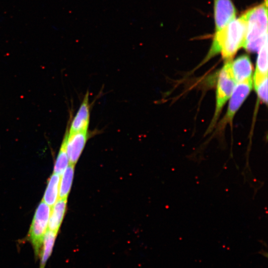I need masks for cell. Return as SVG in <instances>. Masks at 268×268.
<instances>
[{
  "mask_svg": "<svg viewBox=\"0 0 268 268\" xmlns=\"http://www.w3.org/2000/svg\"><path fill=\"white\" fill-rule=\"evenodd\" d=\"M246 30V21L242 14L232 20L220 30L215 32L211 47L205 60H208L221 53L224 60H231L237 52L244 47Z\"/></svg>",
  "mask_w": 268,
  "mask_h": 268,
  "instance_id": "obj_1",
  "label": "cell"
},
{
  "mask_svg": "<svg viewBox=\"0 0 268 268\" xmlns=\"http://www.w3.org/2000/svg\"><path fill=\"white\" fill-rule=\"evenodd\" d=\"M242 15L247 27L243 48L249 52H257L268 40V0L248 9Z\"/></svg>",
  "mask_w": 268,
  "mask_h": 268,
  "instance_id": "obj_2",
  "label": "cell"
},
{
  "mask_svg": "<svg viewBox=\"0 0 268 268\" xmlns=\"http://www.w3.org/2000/svg\"><path fill=\"white\" fill-rule=\"evenodd\" d=\"M51 211L50 206L42 201L36 210L30 227L28 239L32 246L35 259L39 258Z\"/></svg>",
  "mask_w": 268,
  "mask_h": 268,
  "instance_id": "obj_3",
  "label": "cell"
},
{
  "mask_svg": "<svg viewBox=\"0 0 268 268\" xmlns=\"http://www.w3.org/2000/svg\"><path fill=\"white\" fill-rule=\"evenodd\" d=\"M231 60L226 61L218 74L216 107L209 129H212L215 125L224 105L230 97L236 83L231 71Z\"/></svg>",
  "mask_w": 268,
  "mask_h": 268,
  "instance_id": "obj_4",
  "label": "cell"
},
{
  "mask_svg": "<svg viewBox=\"0 0 268 268\" xmlns=\"http://www.w3.org/2000/svg\"><path fill=\"white\" fill-rule=\"evenodd\" d=\"M252 88V79L237 82L231 94L228 110L221 125L224 127L227 123H231L233 118Z\"/></svg>",
  "mask_w": 268,
  "mask_h": 268,
  "instance_id": "obj_5",
  "label": "cell"
},
{
  "mask_svg": "<svg viewBox=\"0 0 268 268\" xmlns=\"http://www.w3.org/2000/svg\"><path fill=\"white\" fill-rule=\"evenodd\" d=\"M215 32L236 18L237 11L232 0H213Z\"/></svg>",
  "mask_w": 268,
  "mask_h": 268,
  "instance_id": "obj_6",
  "label": "cell"
},
{
  "mask_svg": "<svg viewBox=\"0 0 268 268\" xmlns=\"http://www.w3.org/2000/svg\"><path fill=\"white\" fill-rule=\"evenodd\" d=\"M89 136L88 131L68 133L67 152L70 164L75 165L78 160Z\"/></svg>",
  "mask_w": 268,
  "mask_h": 268,
  "instance_id": "obj_7",
  "label": "cell"
},
{
  "mask_svg": "<svg viewBox=\"0 0 268 268\" xmlns=\"http://www.w3.org/2000/svg\"><path fill=\"white\" fill-rule=\"evenodd\" d=\"M89 92L85 94L78 110L69 125L68 133L88 131L90 122V105Z\"/></svg>",
  "mask_w": 268,
  "mask_h": 268,
  "instance_id": "obj_8",
  "label": "cell"
},
{
  "mask_svg": "<svg viewBox=\"0 0 268 268\" xmlns=\"http://www.w3.org/2000/svg\"><path fill=\"white\" fill-rule=\"evenodd\" d=\"M231 68L236 83L252 79L253 67L248 55H242L231 61Z\"/></svg>",
  "mask_w": 268,
  "mask_h": 268,
  "instance_id": "obj_9",
  "label": "cell"
},
{
  "mask_svg": "<svg viewBox=\"0 0 268 268\" xmlns=\"http://www.w3.org/2000/svg\"><path fill=\"white\" fill-rule=\"evenodd\" d=\"M67 198L59 199L51 211L48 222V229L58 233L66 209Z\"/></svg>",
  "mask_w": 268,
  "mask_h": 268,
  "instance_id": "obj_10",
  "label": "cell"
},
{
  "mask_svg": "<svg viewBox=\"0 0 268 268\" xmlns=\"http://www.w3.org/2000/svg\"><path fill=\"white\" fill-rule=\"evenodd\" d=\"M57 233L48 229L45 234L43 244L39 255V268H45L50 257L55 244Z\"/></svg>",
  "mask_w": 268,
  "mask_h": 268,
  "instance_id": "obj_11",
  "label": "cell"
},
{
  "mask_svg": "<svg viewBox=\"0 0 268 268\" xmlns=\"http://www.w3.org/2000/svg\"><path fill=\"white\" fill-rule=\"evenodd\" d=\"M60 176L53 173L50 177L45 192L43 201L52 207L58 198Z\"/></svg>",
  "mask_w": 268,
  "mask_h": 268,
  "instance_id": "obj_12",
  "label": "cell"
},
{
  "mask_svg": "<svg viewBox=\"0 0 268 268\" xmlns=\"http://www.w3.org/2000/svg\"><path fill=\"white\" fill-rule=\"evenodd\" d=\"M68 134V128L66 132L58 153L54 168V173L60 176L62 175L68 165L69 159L67 152V140Z\"/></svg>",
  "mask_w": 268,
  "mask_h": 268,
  "instance_id": "obj_13",
  "label": "cell"
},
{
  "mask_svg": "<svg viewBox=\"0 0 268 268\" xmlns=\"http://www.w3.org/2000/svg\"><path fill=\"white\" fill-rule=\"evenodd\" d=\"M74 167V165L69 164L62 175L59 185V199L67 198L72 183Z\"/></svg>",
  "mask_w": 268,
  "mask_h": 268,
  "instance_id": "obj_14",
  "label": "cell"
},
{
  "mask_svg": "<svg viewBox=\"0 0 268 268\" xmlns=\"http://www.w3.org/2000/svg\"><path fill=\"white\" fill-rule=\"evenodd\" d=\"M266 75H268V40L264 42L258 51L254 77Z\"/></svg>",
  "mask_w": 268,
  "mask_h": 268,
  "instance_id": "obj_15",
  "label": "cell"
},
{
  "mask_svg": "<svg viewBox=\"0 0 268 268\" xmlns=\"http://www.w3.org/2000/svg\"><path fill=\"white\" fill-rule=\"evenodd\" d=\"M254 84L259 99L267 104L268 102V75L254 77Z\"/></svg>",
  "mask_w": 268,
  "mask_h": 268,
  "instance_id": "obj_16",
  "label": "cell"
}]
</instances>
